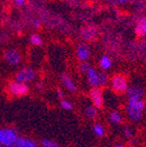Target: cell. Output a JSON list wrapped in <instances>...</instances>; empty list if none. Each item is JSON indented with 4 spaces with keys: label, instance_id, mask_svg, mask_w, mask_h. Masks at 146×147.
Returning <instances> with one entry per match:
<instances>
[{
    "label": "cell",
    "instance_id": "f1b7e54d",
    "mask_svg": "<svg viewBox=\"0 0 146 147\" xmlns=\"http://www.w3.org/2000/svg\"><path fill=\"white\" fill-rule=\"evenodd\" d=\"M35 27H36V28H39V23H38V22H35Z\"/></svg>",
    "mask_w": 146,
    "mask_h": 147
},
{
    "label": "cell",
    "instance_id": "5b68a950",
    "mask_svg": "<svg viewBox=\"0 0 146 147\" xmlns=\"http://www.w3.org/2000/svg\"><path fill=\"white\" fill-rule=\"evenodd\" d=\"M35 77H36V74L32 69L25 67V69H22L16 75V82L26 84L27 82H31L34 80Z\"/></svg>",
    "mask_w": 146,
    "mask_h": 147
},
{
    "label": "cell",
    "instance_id": "ac0fdd59",
    "mask_svg": "<svg viewBox=\"0 0 146 147\" xmlns=\"http://www.w3.org/2000/svg\"><path fill=\"white\" fill-rule=\"evenodd\" d=\"M97 76H98V84L100 86H103L105 85L106 83H107V76H106V74L105 73H102V71H100V73H97Z\"/></svg>",
    "mask_w": 146,
    "mask_h": 147
},
{
    "label": "cell",
    "instance_id": "7a4b0ae2",
    "mask_svg": "<svg viewBox=\"0 0 146 147\" xmlns=\"http://www.w3.org/2000/svg\"><path fill=\"white\" fill-rule=\"evenodd\" d=\"M16 139L18 136L12 129H0V145L3 147L16 146Z\"/></svg>",
    "mask_w": 146,
    "mask_h": 147
},
{
    "label": "cell",
    "instance_id": "4316f807",
    "mask_svg": "<svg viewBox=\"0 0 146 147\" xmlns=\"http://www.w3.org/2000/svg\"><path fill=\"white\" fill-rule=\"evenodd\" d=\"M16 3L18 5H23L25 3V0H16Z\"/></svg>",
    "mask_w": 146,
    "mask_h": 147
},
{
    "label": "cell",
    "instance_id": "4dcf8cb0",
    "mask_svg": "<svg viewBox=\"0 0 146 147\" xmlns=\"http://www.w3.org/2000/svg\"><path fill=\"white\" fill-rule=\"evenodd\" d=\"M145 140H146V131H145Z\"/></svg>",
    "mask_w": 146,
    "mask_h": 147
},
{
    "label": "cell",
    "instance_id": "484cf974",
    "mask_svg": "<svg viewBox=\"0 0 146 147\" xmlns=\"http://www.w3.org/2000/svg\"><path fill=\"white\" fill-rule=\"evenodd\" d=\"M130 0H114V2L116 3H125V2H128Z\"/></svg>",
    "mask_w": 146,
    "mask_h": 147
},
{
    "label": "cell",
    "instance_id": "8fae6325",
    "mask_svg": "<svg viewBox=\"0 0 146 147\" xmlns=\"http://www.w3.org/2000/svg\"><path fill=\"white\" fill-rule=\"evenodd\" d=\"M77 54H78V57L80 58L81 60H83V61L88 59V57H89V50H88V47H87L86 45H84V44L79 45L77 49Z\"/></svg>",
    "mask_w": 146,
    "mask_h": 147
},
{
    "label": "cell",
    "instance_id": "4fadbf2b",
    "mask_svg": "<svg viewBox=\"0 0 146 147\" xmlns=\"http://www.w3.org/2000/svg\"><path fill=\"white\" fill-rule=\"evenodd\" d=\"M62 84L64 85V87L69 90V91H71V92H75L76 91L75 84H74L73 81H72V79L70 78L69 76H66V75H62Z\"/></svg>",
    "mask_w": 146,
    "mask_h": 147
},
{
    "label": "cell",
    "instance_id": "cb8c5ba5",
    "mask_svg": "<svg viewBox=\"0 0 146 147\" xmlns=\"http://www.w3.org/2000/svg\"><path fill=\"white\" fill-rule=\"evenodd\" d=\"M125 136L127 138H129V139H132V138H133L132 130H131V129H129V128H126L125 129Z\"/></svg>",
    "mask_w": 146,
    "mask_h": 147
},
{
    "label": "cell",
    "instance_id": "9a60e30c",
    "mask_svg": "<svg viewBox=\"0 0 146 147\" xmlns=\"http://www.w3.org/2000/svg\"><path fill=\"white\" fill-rule=\"evenodd\" d=\"M85 113H86V115L89 117V119H93L97 117V108L93 105L87 106L86 109H85Z\"/></svg>",
    "mask_w": 146,
    "mask_h": 147
},
{
    "label": "cell",
    "instance_id": "d4e9b609",
    "mask_svg": "<svg viewBox=\"0 0 146 147\" xmlns=\"http://www.w3.org/2000/svg\"><path fill=\"white\" fill-rule=\"evenodd\" d=\"M57 95H58V97H59V98H64V93H62V90H57Z\"/></svg>",
    "mask_w": 146,
    "mask_h": 147
},
{
    "label": "cell",
    "instance_id": "603a6c76",
    "mask_svg": "<svg viewBox=\"0 0 146 147\" xmlns=\"http://www.w3.org/2000/svg\"><path fill=\"white\" fill-rule=\"evenodd\" d=\"M60 105H62V107L64 108V109H66V110H71L72 108H73V104L68 100H62Z\"/></svg>",
    "mask_w": 146,
    "mask_h": 147
},
{
    "label": "cell",
    "instance_id": "277c9868",
    "mask_svg": "<svg viewBox=\"0 0 146 147\" xmlns=\"http://www.w3.org/2000/svg\"><path fill=\"white\" fill-rule=\"evenodd\" d=\"M112 87L118 93H124L128 89L127 79L122 75H116L112 79Z\"/></svg>",
    "mask_w": 146,
    "mask_h": 147
},
{
    "label": "cell",
    "instance_id": "7402d4cb",
    "mask_svg": "<svg viewBox=\"0 0 146 147\" xmlns=\"http://www.w3.org/2000/svg\"><path fill=\"white\" fill-rule=\"evenodd\" d=\"M41 145L44 147H56V143L51 140H46V139L41 141Z\"/></svg>",
    "mask_w": 146,
    "mask_h": 147
},
{
    "label": "cell",
    "instance_id": "f546056e",
    "mask_svg": "<svg viewBox=\"0 0 146 147\" xmlns=\"http://www.w3.org/2000/svg\"><path fill=\"white\" fill-rule=\"evenodd\" d=\"M114 147H123V146H122V145H116Z\"/></svg>",
    "mask_w": 146,
    "mask_h": 147
},
{
    "label": "cell",
    "instance_id": "5bb4252c",
    "mask_svg": "<svg viewBox=\"0 0 146 147\" xmlns=\"http://www.w3.org/2000/svg\"><path fill=\"white\" fill-rule=\"evenodd\" d=\"M95 35H96V30L94 28L88 27L82 30V36H83V38L86 40L93 39L94 37H95Z\"/></svg>",
    "mask_w": 146,
    "mask_h": 147
},
{
    "label": "cell",
    "instance_id": "30bf717a",
    "mask_svg": "<svg viewBox=\"0 0 146 147\" xmlns=\"http://www.w3.org/2000/svg\"><path fill=\"white\" fill-rule=\"evenodd\" d=\"M16 147H36V143L29 138L18 137L16 141Z\"/></svg>",
    "mask_w": 146,
    "mask_h": 147
},
{
    "label": "cell",
    "instance_id": "44dd1931",
    "mask_svg": "<svg viewBox=\"0 0 146 147\" xmlns=\"http://www.w3.org/2000/svg\"><path fill=\"white\" fill-rule=\"evenodd\" d=\"M31 42H32L34 45H41V44H42V39L38 36V35L34 34V35H32V36H31Z\"/></svg>",
    "mask_w": 146,
    "mask_h": 147
},
{
    "label": "cell",
    "instance_id": "9c48e42d",
    "mask_svg": "<svg viewBox=\"0 0 146 147\" xmlns=\"http://www.w3.org/2000/svg\"><path fill=\"white\" fill-rule=\"evenodd\" d=\"M127 95L129 98H141L143 96V90L138 86H132L127 89Z\"/></svg>",
    "mask_w": 146,
    "mask_h": 147
},
{
    "label": "cell",
    "instance_id": "3957f363",
    "mask_svg": "<svg viewBox=\"0 0 146 147\" xmlns=\"http://www.w3.org/2000/svg\"><path fill=\"white\" fill-rule=\"evenodd\" d=\"M29 89L30 88L28 87L26 84H23V83L11 82L9 83L8 85L9 93L11 95H14V96H18V97L26 96L29 93Z\"/></svg>",
    "mask_w": 146,
    "mask_h": 147
},
{
    "label": "cell",
    "instance_id": "6da1fadb",
    "mask_svg": "<svg viewBox=\"0 0 146 147\" xmlns=\"http://www.w3.org/2000/svg\"><path fill=\"white\" fill-rule=\"evenodd\" d=\"M144 107H145V105H144V102L141 98H129L127 110H128L129 115L133 121L138 122L142 119Z\"/></svg>",
    "mask_w": 146,
    "mask_h": 147
},
{
    "label": "cell",
    "instance_id": "ffe728a7",
    "mask_svg": "<svg viewBox=\"0 0 146 147\" xmlns=\"http://www.w3.org/2000/svg\"><path fill=\"white\" fill-rule=\"evenodd\" d=\"M90 69H91V67H90V64L87 63V62L83 61L82 63L80 64V71L82 74H87L88 71H89Z\"/></svg>",
    "mask_w": 146,
    "mask_h": 147
},
{
    "label": "cell",
    "instance_id": "e0dca14e",
    "mask_svg": "<svg viewBox=\"0 0 146 147\" xmlns=\"http://www.w3.org/2000/svg\"><path fill=\"white\" fill-rule=\"evenodd\" d=\"M110 119L112 121V123L114 124H120L122 122V117L120 115L119 113H116V111H112V113L110 115Z\"/></svg>",
    "mask_w": 146,
    "mask_h": 147
},
{
    "label": "cell",
    "instance_id": "d6986e66",
    "mask_svg": "<svg viewBox=\"0 0 146 147\" xmlns=\"http://www.w3.org/2000/svg\"><path fill=\"white\" fill-rule=\"evenodd\" d=\"M93 131L95 133L96 136H98V137H102L104 135V129L101 125H95L93 127Z\"/></svg>",
    "mask_w": 146,
    "mask_h": 147
},
{
    "label": "cell",
    "instance_id": "52a82bcc",
    "mask_svg": "<svg viewBox=\"0 0 146 147\" xmlns=\"http://www.w3.org/2000/svg\"><path fill=\"white\" fill-rule=\"evenodd\" d=\"M4 58L9 64L11 65H16L21 61V55L14 49H9L4 52Z\"/></svg>",
    "mask_w": 146,
    "mask_h": 147
},
{
    "label": "cell",
    "instance_id": "83f0119b",
    "mask_svg": "<svg viewBox=\"0 0 146 147\" xmlns=\"http://www.w3.org/2000/svg\"><path fill=\"white\" fill-rule=\"evenodd\" d=\"M36 87L38 88V89H41V88L43 87V84H42V83H37V84H36Z\"/></svg>",
    "mask_w": 146,
    "mask_h": 147
},
{
    "label": "cell",
    "instance_id": "7c38bea8",
    "mask_svg": "<svg viewBox=\"0 0 146 147\" xmlns=\"http://www.w3.org/2000/svg\"><path fill=\"white\" fill-rule=\"evenodd\" d=\"M135 32L139 37H143L146 35V18H141L139 22H138L137 26H136V29H135Z\"/></svg>",
    "mask_w": 146,
    "mask_h": 147
},
{
    "label": "cell",
    "instance_id": "2e32d148",
    "mask_svg": "<svg viewBox=\"0 0 146 147\" xmlns=\"http://www.w3.org/2000/svg\"><path fill=\"white\" fill-rule=\"evenodd\" d=\"M100 67L102 69H108L112 67V60L108 56L106 55H103L100 58Z\"/></svg>",
    "mask_w": 146,
    "mask_h": 147
},
{
    "label": "cell",
    "instance_id": "1f68e13d",
    "mask_svg": "<svg viewBox=\"0 0 146 147\" xmlns=\"http://www.w3.org/2000/svg\"><path fill=\"white\" fill-rule=\"evenodd\" d=\"M0 147H3V146H2V145H0Z\"/></svg>",
    "mask_w": 146,
    "mask_h": 147
},
{
    "label": "cell",
    "instance_id": "ba28073f",
    "mask_svg": "<svg viewBox=\"0 0 146 147\" xmlns=\"http://www.w3.org/2000/svg\"><path fill=\"white\" fill-rule=\"evenodd\" d=\"M87 78H88V83L89 85L93 88H96L99 85L98 84V76H97V71L94 69H90L89 71L87 73Z\"/></svg>",
    "mask_w": 146,
    "mask_h": 147
},
{
    "label": "cell",
    "instance_id": "8992f818",
    "mask_svg": "<svg viewBox=\"0 0 146 147\" xmlns=\"http://www.w3.org/2000/svg\"><path fill=\"white\" fill-rule=\"evenodd\" d=\"M90 97H91L92 103L96 108H101L103 106V95L102 92L97 88H93L90 91Z\"/></svg>",
    "mask_w": 146,
    "mask_h": 147
}]
</instances>
